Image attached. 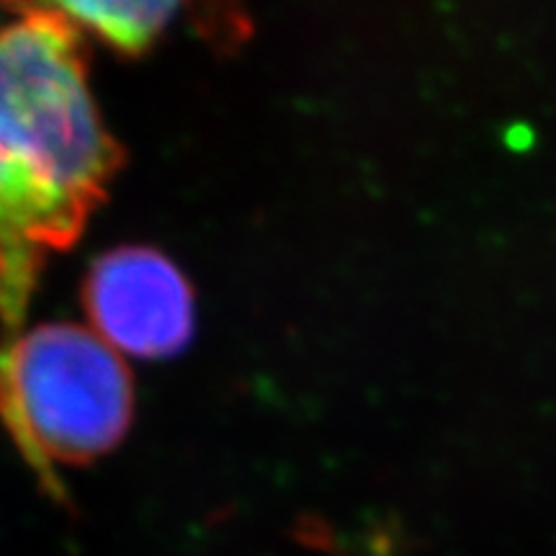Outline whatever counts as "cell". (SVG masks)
Segmentation results:
<instances>
[{
  "label": "cell",
  "instance_id": "obj_4",
  "mask_svg": "<svg viewBox=\"0 0 556 556\" xmlns=\"http://www.w3.org/2000/svg\"><path fill=\"white\" fill-rule=\"evenodd\" d=\"M73 26H80L122 50L144 47L170 24L176 5L165 3H75L58 9Z\"/></svg>",
  "mask_w": 556,
  "mask_h": 556
},
{
  "label": "cell",
  "instance_id": "obj_1",
  "mask_svg": "<svg viewBox=\"0 0 556 556\" xmlns=\"http://www.w3.org/2000/svg\"><path fill=\"white\" fill-rule=\"evenodd\" d=\"M109 170V137L62 13L0 21V296L16 312L34 255L75 232Z\"/></svg>",
  "mask_w": 556,
  "mask_h": 556
},
{
  "label": "cell",
  "instance_id": "obj_2",
  "mask_svg": "<svg viewBox=\"0 0 556 556\" xmlns=\"http://www.w3.org/2000/svg\"><path fill=\"white\" fill-rule=\"evenodd\" d=\"M0 397L26 448L47 462L114 448L131 417L127 364L88 325L21 332L0 358Z\"/></svg>",
  "mask_w": 556,
  "mask_h": 556
},
{
  "label": "cell",
  "instance_id": "obj_3",
  "mask_svg": "<svg viewBox=\"0 0 556 556\" xmlns=\"http://www.w3.org/2000/svg\"><path fill=\"white\" fill-rule=\"evenodd\" d=\"M88 328L119 356L157 361L184 351L193 294L176 263L152 248H116L86 278Z\"/></svg>",
  "mask_w": 556,
  "mask_h": 556
}]
</instances>
